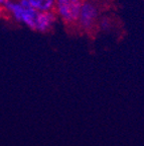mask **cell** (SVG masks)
<instances>
[{"label":"cell","mask_w":144,"mask_h":146,"mask_svg":"<svg viewBox=\"0 0 144 146\" xmlns=\"http://www.w3.org/2000/svg\"><path fill=\"white\" fill-rule=\"evenodd\" d=\"M99 27H100V29H101V30L108 31L109 29H110V27H111L110 21H109L108 18H106V17L102 18V19H100V21H99Z\"/></svg>","instance_id":"cell-5"},{"label":"cell","mask_w":144,"mask_h":146,"mask_svg":"<svg viewBox=\"0 0 144 146\" xmlns=\"http://www.w3.org/2000/svg\"><path fill=\"white\" fill-rule=\"evenodd\" d=\"M98 16H99V11L97 7L93 3L84 1L77 23L84 32L89 33L97 25Z\"/></svg>","instance_id":"cell-2"},{"label":"cell","mask_w":144,"mask_h":146,"mask_svg":"<svg viewBox=\"0 0 144 146\" xmlns=\"http://www.w3.org/2000/svg\"><path fill=\"white\" fill-rule=\"evenodd\" d=\"M84 0H56L54 12L65 25H75L78 21Z\"/></svg>","instance_id":"cell-1"},{"label":"cell","mask_w":144,"mask_h":146,"mask_svg":"<svg viewBox=\"0 0 144 146\" xmlns=\"http://www.w3.org/2000/svg\"><path fill=\"white\" fill-rule=\"evenodd\" d=\"M58 16L54 11H43L39 12L37 17V21L35 25V32L38 33H46L52 30V27L56 23Z\"/></svg>","instance_id":"cell-3"},{"label":"cell","mask_w":144,"mask_h":146,"mask_svg":"<svg viewBox=\"0 0 144 146\" xmlns=\"http://www.w3.org/2000/svg\"><path fill=\"white\" fill-rule=\"evenodd\" d=\"M30 6L38 11H54L56 0H28Z\"/></svg>","instance_id":"cell-4"},{"label":"cell","mask_w":144,"mask_h":146,"mask_svg":"<svg viewBox=\"0 0 144 146\" xmlns=\"http://www.w3.org/2000/svg\"><path fill=\"white\" fill-rule=\"evenodd\" d=\"M2 10H3V9L1 8V7H0V17H1V16H2Z\"/></svg>","instance_id":"cell-6"}]
</instances>
